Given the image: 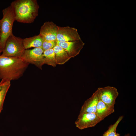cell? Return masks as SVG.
Masks as SVG:
<instances>
[{
    "instance_id": "obj_1",
    "label": "cell",
    "mask_w": 136,
    "mask_h": 136,
    "mask_svg": "<svg viewBox=\"0 0 136 136\" xmlns=\"http://www.w3.org/2000/svg\"><path fill=\"white\" fill-rule=\"evenodd\" d=\"M29 64L21 58L0 56V79L7 81L21 77Z\"/></svg>"
},
{
    "instance_id": "obj_2",
    "label": "cell",
    "mask_w": 136,
    "mask_h": 136,
    "mask_svg": "<svg viewBox=\"0 0 136 136\" xmlns=\"http://www.w3.org/2000/svg\"><path fill=\"white\" fill-rule=\"evenodd\" d=\"M15 21L30 23L34 21L38 15L39 5L36 0H16L10 6Z\"/></svg>"
},
{
    "instance_id": "obj_3",
    "label": "cell",
    "mask_w": 136,
    "mask_h": 136,
    "mask_svg": "<svg viewBox=\"0 0 136 136\" xmlns=\"http://www.w3.org/2000/svg\"><path fill=\"white\" fill-rule=\"evenodd\" d=\"M25 50L23 39L12 34L6 40L1 55L9 57L21 58Z\"/></svg>"
},
{
    "instance_id": "obj_4",
    "label": "cell",
    "mask_w": 136,
    "mask_h": 136,
    "mask_svg": "<svg viewBox=\"0 0 136 136\" xmlns=\"http://www.w3.org/2000/svg\"><path fill=\"white\" fill-rule=\"evenodd\" d=\"M2 12L3 17L0 20L1 24L0 44L3 49L7 39L13 34L12 27L15 19L10 6L3 9Z\"/></svg>"
},
{
    "instance_id": "obj_5",
    "label": "cell",
    "mask_w": 136,
    "mask_h": 136,
    "mask_svg": "<svg viewBox=\"0 0 136 136\" xmlns=\"http://www.w3.org/2000/svg\"><path fill=\"white\" fill-rule=\"evenodd\" d=\"M44 51L42 47L25 49L21 58L29 64H34L42 69V65L44 64Z\"/></svg>"
},
{
    "instance_id": "obj_6",
    "label": "cell",
    "mask_w": 136,
    "mask_h": 136,
    "mask_svg": "<svg viewBox=\"0 0 136 136\" xmlns=\"http://www.w3.org/2000/svg\"><path fill=\"white\" fill-rule=\"evenodd\" d=\"M102 120L96 113H84L79 114L75 124L77 127L82 130L93 127Z\"/></svg>"
},
{
    "instance_id": "obj_7",
    "label": "cell",
    "mask_w": 136,
    "mask_h": 136,
    "mask_svg": "<svg viewBox=\"0 0 136 136\" xmlns=\"http://www.w3.org/2000/svg\"><path fill=\"white\" fill-rule=\"evenodd\" d=\"M99 100L109 106L114 107L119 93L115 87L108 86L99 88L96 90Z\"/></svg>"
},
{
    "instance_id": "obj_8",
    "label": "cell",
    "mask_w": 136,
    "mask_h": 136,
    "mask_svg": "<svg viewBox=\"0 0 136 136\" xmlns=\"http://www.w3.org/2000/svg\"><path fill=\"white\" fill-rule=\"evenodd\" d=\"M56 39L57 41L62 42L81 40L77 29L74 27L69 26H58Z\"/></svg>"
},
{
    "instance_id": "obj_9",
    "label": "cell",
    "mask_w": 136,
    "mask_h": 136,
    "mask_svg": "<svg viewBox=\"0 0 136 136\" xmlns=\"http://www.w3.org/2000/svg\"><path fill=\"white\" fill-rule=\"evenodd\" d=\"M58 26L52 21L45 22L41 26L39 35L45 40L56 41Z\"/></svg>"
},
{
    "instance_id": "obj_10",
    "label": "cell",
    "mask_w": 136,
    "mask_h": 136,
    "mask_svg": "<svg viewBox=\"0 0 136 136\" xmlns=\"http://www.w3.org/2000/svg\"><path fill=\"white\" fill-rule=\"evenodd\" d=\"M57 45L63 48L72 58L75 57L79 53L84 43L80 40L64 42L57 41Z\"/></svg>"
},
{
    "instance_id": "obj_11",
    "label": "cell",
    "mask_w": 136,
    "mask_h": 136,
    "mask_svg": "<svg viewBox=\"0 0 136 136\" xmlns=\"http://www.w3.org/2000/svg\"><path fill=\"white\" fill-rule=\"evenodd\" d=\"M99 100L96 91L91 97L84 102L80 113H96L97 103Z\"/></svg>"
},
{
    "instance_id": "obj_12",
    "label": "cell",
    "mask_w": 136,
    "mask_h": 136,
    "mask_svg": "<svg viewBox=\"0 0 136 136\" xmlns=\"http://www.w3.org/2000/svg\"><path fill=\"white\" fill-rule=\"evenodd\" d=\"M114 112V107L109 106L99 99L97 105L96 113L102 120Z\"/></svg>"
},
{
    "instance_id": "obj_13",
    "label": "cell",
    "mask_w": 136,
    "mask_h": 136,
    "mask_svg": "<svg viewBox=\"0 0 136 136\" xmlns=\"http://www.w3.org/2000/svg\"><path fill=\"white\" fill-rule=\"evenodd\" d=\"M43 39L39 35L23 39V43L25 49L31 48L42 47Z\"/></svg>"
},
{
    "instance_id": "obj_14",
    "label": "cell",
    "mask_w": 136,
    "mask_h": 136,
    "mask_svg": "<svg viewBox=\"0 0 136 136\" xmlns=\"http://www.w3.org/2000/svg\"><path fill=\"white\" fill-rule=\"evenodd\" d=\"M55 55L57 64H62L71 58L66 52L62 48L56 45L53 48Z\"/></svg>"
},
{
    "instance_id": "obj_15",
    "label": "cell",
    "mask_w": 136,
    "mask_h": 136,
    "mask_svg": "<svg viewBox=\"0 0 136 136\" xmlns=\"http://www.w3.org/2000/svg\"><path fill=\"white\" fill-rule=\"evenodd\" d=\"M43 55L44 64H46L53 67L56 66L57 63L53 49L44 51Z\"/></svg>"
},
{
    "instance_id": "obj_16",
    "label": "cell",
    "mask_w": 136,
    "mask_h": 136,
    "mask_svg": "<svg viewBox=\"0 0 136 136\" xmlns=\"http://www.w3.org/2000/svg\"><path fill=\"white\" fill-rule=\"evenodd\" d=\"M123 118V116H120L114 124L109 127L108 129L105 132L103 136H119L120 134L116 132V128L118 124Z\"/></svg>"
},
{
    "instance_id": "obj_17",
    "label": "cell",
    "mask_w": 136,
    "mask_h": 136,
    "mask_svg": "<svg viewBox=\"0 0 136 136\" xmlns=\"http://www.w3.org/2000/svg\"><path fill=\"white\" fill-rule=\"evenodd\" d=\"M10 86V82H8L0 90V111L1 112L3 109V104L5 97Z\"/></svg>"
},
{
    "instance_id": "obj_18",
    "label": "cell",
    "mask_w": 136,
    "mask_h": 136,
    "mask_svg": "<svg viewBox=\"0 0 136 136\" xmlns=\"http://www.w3.org/2000/svg\"><path fill=\"white\" fill-rule=\"evenodd\" d=\"M57 41H48L43 39L42 47L44 51L53 49L57 45Z\"/></svg>"
},
{
    "instance_id": "obj_19",
    "label": "cell",
    "mask_w": 136,
    "mask_h": 136,
    "mask_svg": "<svg viewBox=\"0 0 136 136\" xmlns=\"http://www.w3.org/2000/svg\"><path fill=\"white\" fill-rule=\"evenodd\" d=\"M8 82L9 81H7L3 79L0 82V90L3 86Z\"/></svg>"
},
{
    "instance_id": "obj_20",
    "label": "cell",
    "mask_w": 136,
    "mask_h": 136,
    "mask_svg": "<svg viewBox=\"0 0 136 136\" xmlns=\"http://www.w3.org/2000/svg\"><path fill=\"white\" fill-rule=\"evenodd\" d=\"M3 49V48L0 44V56L2 54Z\"/></svg>"
},
{
    "instance_id": "obj_21",
    "label": "cell",
    "mask_w": 136,
    "mask_h": 136,
    "mask_svg": "<svg viewBox=\"0 0 136 136\" xmlns=\"http://www.w3.org/2000/svg\"><path fill=\"white\" fill-rule=\"evenodd\" d=\"M1 24L0 21V35H1Z\"/></svg>"
},
{
    "instance_id": "obj_22",
    "label": "cell",
    "mask_w": 136,
    "mask_h": 136,
    "mask_svg": "<svg viewBox=\"0 0 136 136\" xmlns=\"http://www.w3.org/2000/svg\"><path fill=\"white\" fill-rule=\"evenodd\" d=\"M124 136H130V135L129 134H128L125 135Z\"/></svg>"
},
{
    "instance_id": "obj_23",
    "label": "cell",
    "mask_w": 136,
    "mask_h": 136,
    "mask_svg": "<svg viewBox=\"0 0 136 136\" xmlns=\"http://www.w3.org/2000/svg\"><path fill=\"white\" fill-rule=\"evenodd\" d=\"M1 112L0 111V113H1Z\"/></svg>"
}]
</instances>
